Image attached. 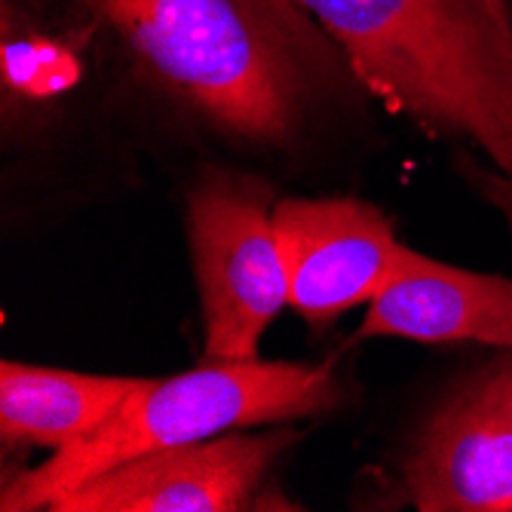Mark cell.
<instances>
[{"label": "cell", "instance_id": "cell-5", "mask_svg": "<svg viewBox=\"0 0 512 512\" xmlns=\"http://www.w3.org/2000/svg\"><path fill=\"white\" fill-rule=\"evenodd\" d=\"M402 482L421 512H512V350L451 387L417 436Z\"/></svg>", "mask_w": 512, "mask_h": 512}, {"label": "cell", "instance_id": "cell-7", "mask_svg": "<svg viewBox=\"0 0 512 512\" xmlns=\"http://www.w3.org/2000/svg\"><path fill=\"white\" fill-rule=\"evenodd\" d=\"M298 430L224 433L206 442L151 451L89 479L50 512H237L246 509L276 457L298 442Z\"/></svg>", "mask_w": 512, "mask_h": 512}, {"label": "cell", "instance_id": "cell-2", "mask_svg": "<svg viewBox=\"0 0 512 512\" xmlns=\"http://www.w3.org/2000/svg\"><path fill=\"white\" fill-rule=\"evenodd\" d=\"M390 114L488 157L512 188V34L485 0H298Z\"/></svg>", "mask_w": 512, "mask_h": 512}, {"label": "cell", "instance_id": "cell-10", "mask_svg": "<svg viewBox=\"0 0 512 512\" xmlns=\"http://www.w3.org/2000/svg\"><path fill=\"white\" fill-rule=\"evenodd\" d=\"M71 56L53 50V46H28V43H7L4 46V74L7 83L31 86L34 92H50L68 83Z\"/></svg>", "mask_w": 512, "mask_h": 512}, {"label": "cell", "instance_id": "cell-11", "mask_svg": "<svg viewBox=\"0 0 512 512\" xmlns=\"http://www.w3.org/2000/svg\"><path fill=\"white\" fill-rule=\"evenodd\" d=\"M485 7H488V13L497 19V25H500L506 34H512V10H509V0H485Z\"/></svg>", "mask_w": 512, "mask_h": 512}, {"label": "cell", "instance_id": "cell-9", "mask_svg": "<svg viewBox=\"0 0 512 512\" xmlns=\"http://www.w3.org/2000/svg\"><path fill=\"white\" fill-rule=\"evenodd\" d=\"M138 387V378L80 375L4 359L0 439L4 448H68L99 430Z\"/></svg>", "mask_w": 512, "mask_h": 512}, {"label": "cell", "instance_id": "cell-6", "mask_svg": "<svg viewBox=\"0 0 512 512\" xmlns=\"http://www.w3.org/2000/svg\"><path fill=\"white\" fill-rule=\"evenodd\" d=\"M273 230L289 276V307L310 325H329L375 295L396 276L405 246L390 218L356 197L273 206Z\"/></svg>", "mask_w": 512, "mask_h": 512}, {"label": "cell", "instance_id": "cell-3", "mask_svg": "<svg viewBox=\"0 0 512 512\" xmlns=\"http://www.w3.org/2000/svg\"><path fill=\"white\" fill-rule=\"evenodd\" d=\"M332 362H203L163 381H138L108 421L59 448L37 470L10 479L4 512L46 509L65 491L151 451L206 442L234 430L298 421L341 402Z\"/></svg>", "mask_w": 512, "mask_h": 512}, {"label": "cell", "instance_id": "cell-4", "mask_svg": "<svg viewBox=\"0 0 512 512\" xmlns=\"http://www.w3.org/2000/svg\"><path fill=\"white\" fill-rule=\"evenodd\" d=\"M270 200L264 178L234 169H206L188 194V246L206 329L203 362L261 359L264 332L289 304Z\"/></svg>", "mask_w": 512, "mask_h": 512}, {"label": "cell", "instance_id": "cell-1", "mask_svg": "<svg viewBox=\"0 0 512 512\" xmlns=\"http://www.w3.org/2000/svg\"><path fill=\"white\" fill-rule=\"evenodd\" d=\"M178 108L258 148H292L353 74L298 0H86Z\"/></svg>", "mask_w": 512, "mask_h": 512}, {"label": "cell", "instance_id": "cell-8", "mask_svg": "<svg viewBox=\"0 0 512 512\" xmlns=\"http://www.w3.org/2000/svg\"><path fill=\"white\" fill-rule=\"evenodd\" d=\"M356 338L512 350V279L463 270L405 246L396 276L368 304Z\"/></svg>", "mask_w": 512, "mask_h": 512}]
</instances>
